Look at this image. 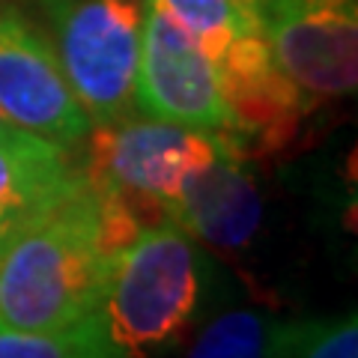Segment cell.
I'll return each mask as SVG.
<instances>
[{
  "instance_id": "30bf717a",
  "label": "cell",
  "mask_w": 358,
  "mask_h": 358,
  "mask_svg": "<svg viewBox=\"0 0 358 358\" xmlns=\"http://www.w3.org/2000/svg\"><path fill=\"white\" fill-rule=\"evenodd\" d=\"M81 179L84 171L81 162H72V147L21 129L0 134V248Z\"/></svg>"
},
{
  "instance_id": "5b68a950",
  "label": "cell",
  "mask_w": 358,
  "mask_h": 358,
  "mask_svg": "<svg viewBox=\"0 0 358 358\" xmlns=\"http://www.w3.org/2000/svg\"><path fill=\"white\" fill-rule=\"evenodd\" d=\"M63 78L93 126L134 114L143 0H36Z\"/></svg>"
},
{
  "instance_id": "52a82bcc",
  "label": "cell",
  "mask_w": 358,
  "mask_h": 358,
  "mask_svg": "<svg viewBox=\"0 0 358 358\" xmlns=\"http://www.w3.org/2000/svg\"><path fill=\"white\" fill-rule=\"evenodd\" d=\"M134 110L173 126L239 138L209 60L155 0H143Z\"/></svg>"
},
{
  "instance_id": "4fadbf2b",
  "label": "cell",
  "mask_w": 358,
  "mask_h": 358,
  "mask_svg": "<svg viewBox=\"0 0 358 358\" xmlns=\"http://www.w3.org/2000/svg\"><path fill=\"white\" fill-rule=\"evenodd\" d=\"M289 358H358L355 310L326 320H296Z\"/></svg>"
},
{
  "instance_id": "7c38bea8",
  "label": "cell",
  "mask_w": 358,
  "mask_h": 358,
  "mask_svg": "<svg viewBox=\"0 0 358 358\" xmlns=\"http://www.w3.org/2000/svg\"><path fill=\"white\" fill-rule=\"evenodd\" d=\"M0 358H120L102 338L96 317L69 329L24 331L0 326Z\"/></svg>"
},
{
  "instance_id": "ba28073f",
  "label": "cell",
  "mask_w": 358,
  "mask_h": 358,
  "mask_svg": "<svg viewBox=\"0 0 358 358\" xmlns=\"http://www.w3.org/2000/svg\"><path fill=\"white\" fill-rule=\"evenodd\" d=\"M0 114L72 150L93 126L66 84L48 33L15 0H0Z\"/></svg>"
},
{
  "instance_id": "8fae6325",
  "label": "cell",
  "mask_w": 358,
  "mask_h": 358,
  "mask_svg": "<svg viewBox=\"0 0 358 358\" xmlns=\"http://www.w3.org/2000/svg\"><path fill=\"white\" fill-rule=\"evenodd\" d=\"M293 329L266 308H233L197 331L185 358H289Z\"/></svg>"
},
{
  "instance_id": "5bb4252c",
  "label": "cell",
  "mask_w": 358,
  "mask_h": 358,
  "mask_svg": "<svg viewBox=\"0 0 358 358\" xmlns=\"http://www.w3.org/2000/svg\"><path fill=\"white\" fill-rule=\"evenodd\" d=\"M15 126H13V122H9L3 114H0V134H9V131H13Z\"/></svg>"
},
{
  "instance_id": "277c9868",
  "label": "cell",
  "mask_w": 358,
  "mask_h": 358,
  "mask_svg": "<svg viewBox=\"0 0 358 358\" xmlns=\"http://www.w3.org/2000/svg\"><path fill=\"white\" fill-rule=\"evenodd\" d=\"M224 138L227 134L138 117L134 110L105 126H90L81 141V171L87 182L114 192L141 227H152L167 221V206L179 197L188 176L215 159Z\"/></svg>"
},
{
  "instance_id": "9c48e42d",
  "label": "cell",
  "mask_w": 358,
  "mask_h": 358,
  "mask_svg": "<svg viewBox=\"0 0 358 358\" xmlns=\"http://www.w3.org/2000/svg\"><path fill=\"white\" fill-rule=\"evenodd\" d=\"M251 159L245 141L227 134L215 159L188 176L179 197L167 206V221L212 248H248L263 221V197Z\"/></svg>"
},
{
  "instance_id": "7a4b0ae2",
  "label": "cell",
  "mask_w": 358,
  "mask_h": 358,
  "mask_svg": "<svg viewBox=\"0 0 358 358\" xmlns=\"http://www.w3.org/2000/svg\"><path fill=\"white\" fill-rule=\"evenodd\" d=\"M206 263L182 227L159 221L117 254L93 313L120 358H152L176 350L197 326Z\"/></svg>"
},
{
  "instance_id": "6da1fadb",
  "label": "cell",
  "mask_w": 358,
  "mask_h": 358,
  "mask_svg": "<svg viewBox=\"0 0 358 358\" xmlns=\"http://www.w3.org/2000/svg\"><path fill=\"white\" fill-rule=\"evenodd\" d=\"M141 230L114 192L81 179L0 248V326L57 331L93 317L110 263Z\"/></svg>"
},
{
  "instance_id": "3957f363",
  "label": "cell",
  "mask_w": 358,
  "mask_h": 358,
  "mask_svg": "<svg viewBox=\"0 0 358 358\" xmlns=\"http://www.w3.org/2000/svg\"><path fill=\"white\" fill-rule=\"evenodd\" d=\"M155 3L203 51L248 150L278 152L289 147L313 105L289 84L268 51L263 0H155Z\"/></svg>"
},
{
  "instance_id": "8992f818",
  "label": "cell",
  "mask_w": 358,
  "mask_h": 358,
  "mask_svg": "<svg viewBox=\"0 0 358 358\" xmlns=\"http://www.w3.org/2000/svg\"><path fill=\"white\" fill-rule=\"evenodd\" d=\"M263 30L278 69L310 105L355 93V0H263Z\"/></svg>"
}]
</instances>
